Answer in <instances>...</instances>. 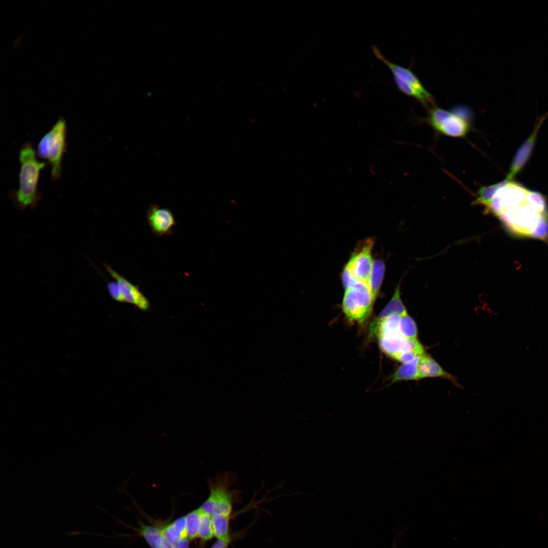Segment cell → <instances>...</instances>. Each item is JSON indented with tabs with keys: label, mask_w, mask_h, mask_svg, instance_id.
Segmentation results:
<instances>
[{
	"label": "cell",
	"mask_w": 548,
	"mask_h": 548,
	"mask_svg": "<svg viewBox=\"0 0 548 548\" xmlns=\"http://www.w3.org/2000/svg\"><path fill=\"white\" fill-rule=\"evenodd\" d=\"M201 511L199 508L189 513L186 518L187 537L190 539L196 538L199 535Z\"/></svg>",
	"instance_id": "19"
},
{
	"label": "cell",
	"mask_w": 548,
	"mask_h": 548,
	"mask_svg": "<svg viewBox=\"0 0 548 548\" xmlns=\"http://www.w3.org/2000/svg\"><path fill=\"white\" fill-rule=\"evenodd\" d=\"M373 244V239L370 238L361 242L345 267L356 280L367 284L374 261L371 255Z\"/></svg>",
	"instance_id": "7"
},
{
	"label": "cell",
	"mask_w": 548,
	"mask_h": 548,
	"mask_svg": "<svg viewBox=\"0 0 548 548\" xmlns=\"http://www.w3.org/2000/svg\"><path fill=\"white\" fill-rule=\"evenodd\" d=\"M236 481V475L228 471L219 472L208 480L210 494L200 506L201 511L210 516L215 513L230 516L232 503L238 493L230 488Z\"/></svg>",
	"instance_id": "3"
},
{
	"label": "cell",
	"mask_w": 548,
	"mask_h": 548,
	"mask_svg": "<svg viewBox=\"0 0 548 548\" xmlns=\"http://www.w3.org/2000/svg\"><path fill=\"white\" fill-rule=\"evenodd\" d=\"M156 548H173V546L162 533L156 542Z\"/></svg>",
	"instance_id": "28"
},
{
	"label": "cell",
	"mask_w": 548,
	"mask_h": 548,
	"mask_svg": "<svg viewBox=\"0 0 548 548\" xmlns=\"http://www.w3.org/2000/svg\"><path fill=\"white\" fill-rule=\"evenodd\" d=\"M421 357V356H418L410 361L403 363L393 374L392 382L393 383L401 380H420L418 364Z\"/></svg>",
	"instance_id": "13"
},
{
	"label": "cell",
	"mask_w": 548,
	"mask_h": 548,
	"mask_svg": "<svg viewBox=\"0 0 548 548\" xmlns=\"http://www.w3.org/2000/svg\"><path fill=\"white\" fill-rule=\"evenodd\" d=\"M428 122L434 130L452 137H462L469 129L468 122L457 114L433 106L429 110Z\"/></svg>",
	"instance_id": "6"
},
{
	"label": "cell",
	"mask_w": 548,
	"mask_h": 548,
	"mask_svg": "<svg viewBox=\"0 0 548 548\" xmlns=\"http://www.w3.org/2000/svg\"><path fill=\"white\" fill-rule=\"evenodd\" d=\"M173 548H189L187 538H181L179 540L172 544Z\"/></svg>",
	"instance_id": "29"
},
{
	"label": "cell",
	"mask_w": 548,
	"mask_h": 548,
	"mask_svg": "<svg viewBox=\"0 0 548 548\" xmlns=\"http://www.w3.org/2000/svg\"><path fill=\"white\" fill-rule=\"evenodd\" d=\"M147 218L148 224L154 235L160 237L173 234V228L177 223L170 210L153 203L147 211Z\"/></svg>",
	"instance_id": "9"
},
{
	"label": "cell",
	"mask_w": 548,
	"mask_h": 548,
	"mask_svg": "<svg viewBox=\"0 0 548 548\" xmlns=\"http://www.w3.org/2000/svg\"><path fill=\"white\" fill-rule=\"evenodd\" d=\"M406 313V309L400 298V285H398L395 289L392 298L382 310L375 320H381L394 314L402 316Z\"/></svg>",
	"instance_id": "14"
},
{
	"label": "cell",
	"mask_w": 548,
	"mask_h": 548,
	"mask_svg": "<svg viewBox=\"0 0 548 548\" xmlns=\"http://www.w3.org/2000/svg\"><path fill=\"white\" fill-rule=\"evenodd\" d=\"M375 300L368 284L357 281L345 289L342 310L350 321L362 322L370 314Z\"/></svg>",
	"instance_id": "5"
},
{
	"label": "cell",
	"mask_w": 548,
	"mask_h": 548,
	"mask_svg": "<svg viewBox=\"0 0 548 548\" xmlns=\"http://www.w3.org/2000/svg\"><path fill=\"white\" fill-rule=\"evenodd\" d=\"M385 271V265L383 261L380 259L374 260L367 284L375 299L382 286Z\"/></svg>",
	"instance_id": "15"
},
{
	"label": "cell",
	"mask_w": 548,
	"mask_h": 548,
	"mask_svg": "<svg viewBox=\"0 0 548 548\" xmlns=\"http://www.w3.org/2000/svg\"><path fill=\"white\" fill-rule=\"evenodd\" d=\"M372 50L375 57L385 64L391 71L393 76L398 77L409 84L428 99L434 101L433 97L423 86L416 75L409 68L399 65L386 58L375 45L372 46Z\"/></svg>",
	"instance_id": "11"
},
{
	"label": "cell",
	"mask_w": 548,
	"mask_h": 548,
	"mask_svg": "<svg viewBox=\"0 0 548 548\" xmlns=\"http://www.w3.org/2000/svg\"><path fill=\"white\" fill-rule=\"evenodd\" d=\"M393 77L396 85L403 93L415 98L425 106L428 107L430 104L433 106L434 101L428 99L413 86L398 77Z\"/></svg>",
	"instance_id": "16"
},
{
	"label": "cell",
	"mask_w": 548,
	"mask_h": 548,
	"mask_svg": "<svg viewBox=\"0 0 548 548\" xmlns=\"http://www.w3.org/2000/svg\"><path fill=\"white\" fill-rule=\"evenodd\" d=\"M107 271L117 282L120 291L123 302L133 304L142 311H147L150 303L141 292L138 285H135L126 278L119 273L111 266L103 263Z\"/></svg>",
	"instance_id": "8"
},
{
	"label": "cell",
	"mask_w": 548,
	"mask_h": 548,
	"mask_svg": "<svg viewBox=\"0 0 548 548\" xmlns=\"http://www.w3.org/2000/svg\"><path fill=\"white\" fill-rule=\"evenodd\" d=\"M379 345L382 350L394 358L398 355L409 351L425 352L418 339H407L400 333L379 337Z\"/></svg>",
	"instance_id": "10"
},
{
	"label": "cell",
	"mask_w": 548,
	"mask_h": 548,
	"mask_svg": "<svg viewBox=\"0 0 548 548\" xmlns=\"http://www.w3.org/2000/svg\"><path fill=\"white\" fill-rule=\"evenodd\" d=\"M161 532L164 536L171 544L174 543L181 538L180 534L175 529L172 524L167 526L165 528L161 530Z\"/></svg>",
	"instance_id": "24"
},
{
	"label": "cell",
	"mask_w": 548,
	"mask_h": 548,
	"mask_svg": "<svg viewBox=\"0 0 548 548\" xmlns=\"http://www.w3.org/2000/svg\"><path fill=\"white\" fill-rule=\"evenodd\" d=\"M142 533L149 545L152 548H156V542L162 534L161 531L156 528L147 526L143 527Z\"/></svg>",
	"instance_id": "22"
},
{
	"label": "cell",
	"mask_w": 548,
	"mask_h": 548,
	"mask_svg": "<svg viewBox=\"0 0 548 548\" xmlns=\"http://www.w3.org/2000/svg\"><path fill=\"white\" fill-rule=\"evenodd\" d=\"M107 287L109 294L113 300L123 302L119 286L116 281L115 280L107 281Z\"/></svg>",
	"instance_id": "23"
},
{
	"label": "cell",
	"mask_w": 548,
	"mask_h": 548,
	"mask_svg": "<svg viewBox=\"0 0 548 548\" xmlns=\"http://www.w3.org/2000/svg\"><path fill=\"white\" fill-rule=\"evenodd\" d=\"M198 536L202 540H209L214 536L211 516L202 511Z\"/></svg>",
	"instance_id": "20"
},
{
	"label": "cell",
	"mask_w": 548,
	"mask_h": 548,
	"mask_svg": "<svg viewBox=\"0 0 548 548\" xmlns=\"http://www.w3.org/2000/svg\"><path fill=\"white\" fill-rule=\"evenodd\" d=\"M37 154L32 144L28 142L19 151V187L12 194V198L16 208L21 210L28 208L33 209L40 198L38 184L40 172L46 163L38 159Z\"/></svg>",
	"instance_id": "2"
},
{
	"label": "cell",
	"mask_w": 548,
	"mask_h": 548,
	"mask_svg": "<svg viewBox=\"0 0 548 548\" xmlns=\"http://www.w3.org/2000/svg\"><path fill=\"white\" fill-rule=\"evenodd\" d=\"M529 236L540 239L548 238V218L547 215L540 218L531 231Z\"/></svg>",
	"instance_id": "21"
},
{
	"label": "cell",
	"mask_w": 548,
	"mask_h": 548,
	"mask_svg": "<svg viewBox=\"0 0 548 548\" xmlns=\"http://www.w3.org/2000/svg\"><path fill=\"white\" fill-rule=\"evenodd\" d=\"M174 527L179 533L182 538H187L186 518L181 517L173 524Z\"/></svg>",
	"instance_id": "26"
},
{
	"label": "cell",
	"mask_w": 548,
	"mask_h": 548,
	"mask_svg": "<svg viewBox=\"0 0 548 548\" xmlns=\"http://www.w3.org/2000/svg\"><path fill=\"white\" fill-rule=\"evenodd\" d=\"M230 537L218 539L211 548H227L230 542Z\"/></svg>",
	"instance_id": "27"
},
{
	"label": "cell",
	"mask_w": 548,
	"mask_h": 548,
	"mask_svg": "<svg viewBox=\"0 0 548 548\" xmlns=\"http://www.w3.org/2000/svg\"><path fill=\"white\" fill-rule=\"evenodd\" d=\"M399 333L407 339H418V330L416 324L407 313L400 316Z\"/></svg>",
	"instance_id": "18"
},
{
	"label": "cell",
	"mask_w": 548,
	"mask_h": 548,
	"mask_svg": "<svg viewBox=\"0 0 548 548\" xmlns=\"http://www.w3.org/2000/svg\"><path fill=\"white\" fill-rule=\"evenodd\" d=\"M420 379L441 378L451 381L455 386L460 387L457 378L445 371L431 356L426 354L421 356L418 364Z\"/></svg>",
	"instance_id": "12"
},
{
	"label": "cell",
	"mask_w": 548,
	"mask_h": 548,
	"mask_svg": "<svg viewBox=\"0 0 548 548\" xmlns=\"http://www.w3.org/2000/svg\"><path fill=\"white\" fill-rule=\"evenodd\" d=\"M66 126L65 120L59 118L41 139L37 153L45 159L51 167V176L53 180L60 177L61 163L66 147Z\"/></svg>",
	"instance_id": "4"
},
{
	"label": "cell",
	"mask_w": 548,
	"mask_h": 548,
	"mask_svg": "<svg viewBox=\"0 0 548 548\" xmlns=\"http://www.w3.org/2000/svg\"><path fill=\"white\" fill-rule=\"evenodd\" d=\"M229 516L215 513L211 516L214 536L217 539L229 537Z\"/></svg>",
	"instance_id": "17"
},
{
	"label": "cell",
	"mask_w": 548,
	"mask_h": 548,
	"mask_svg": "<svg viewBox=\"0 0 548 548\" xmlns=\"http://www.w3.org/2000/svg\"><path fill=\"white\" fill-rule=\"evenodd\" d=\"M545 215L546 204L543 196L523 189L513 195L496 216L512 232L529 236L540 218Z\"/></svg>",
	"instance_id": "1"
},
{
	"label": "cell",
	"mask_w": 548,
	"mask_h": 548,
	"mask_svg": "<svg viewBox=\"0 0 548 548\" xmlns=\"http://www.w3.org/2000/svg\"><path fill=\"white\" fill-rule=\"evenodd\" d=\"M425 353L418 351H409L402 353L396 356L394 359L402 363L410 361L418 356H422Z\"/></svg>",
	"instance_id": "25"
}]
</instances>
